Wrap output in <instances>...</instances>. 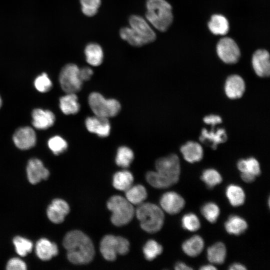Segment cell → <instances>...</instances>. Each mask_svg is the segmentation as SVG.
Returning a JSON list of instances; mask_svg holds the SVG:
<instances>
[{
	"instance_id": "1",
	"label": "cell",
	"mask_w": 270,
	"mask_h": 270,
	"mask_svg": "<svg viewBox=\"0 0 270 270\" xmlns=\"http://www.w3.org/2000/svg\"><path fill=\"white\" fill-rule=\"evenodd\" d=\"M156 171L148 172L146 176L148 182L157 188H164L178 182L180 172V162L176 154L158 158L155 162Z\"/></svg>"
},
{
	"instance_id": "2",
	"label": "cell",
	"mask_w": 270,
	"mask_h": 270,
	"mask_svg": "<svg viewBox=\"0 0 270 270\" xmlns=\"http://www.w3.org/2000/svg\"><path fill=\"white\" fill-rule=\"evenodd\" d=\"M62 244L67 250L68 260L75 264L90 263L94 256V248L90 238L83 232L74 230L64 236Z\"/></svg>"
},
{
	"instance_id": "3",
	"label": "cell",
	"mask_w": 270,
	"mask_h": 270,
	"mask_svg": "<svg viewBox=\"0 0 270 270\" xmlns=\"http://www.w3.org/2000/svg\"><path fill=\"white\" fill-rule=\"evenodd\" d=\"M146 20L160 32H166L173 21L171 5L166 0H146Z\"/></svg>"
},
{
	"instance_id": "4",
	"label": "cell",
	"mask_w": 270,
	"mask_h": 270,
	"mask_svg": "<svg viewBox=\"0 0 270 270\" xmlns=\"http://www.w3.org/2000/svg\"><path fill=\"white\" fill-rule=\"evenodd\" d=\"M135 214L140 222V226L148 233H155L162 227L164 216L162 210L157 205L142 202L138 205Z\"/></svg>"
},
{
	"instance_id": "5",
	"label": "cell",
	"mask_w": 270,
	"mask_h": 270,
	"mask_svg": "<svg viewBox=\"0 0 270 270\" xmlns=\"http://www.w3.org/2000/svg\"><path fill=\"white\" fill-rule=\"evenodd\" d=\"M112 212L110 220L116 226H120L129 223L135 214L132 204L126 198L115 195L110 197L106 203Z\"/></svg>"
},
{
	"instance_id": "6",
	"label": "cell",
	"mask_w": 270,
	"mask_h": 270,
	"mask_svg": "<svg viewBox=\"0 0 270 270\" xmlns=\"http://www.w3.org/2000/svg\"><path fill=\"white\" fill-rule=\"evenodd\" d=\"M88 102L94 115L108 118L116 116L121 109L118 100L114 98H106L98 92L90 94Z\"/></svg>"
},
{
	"instance_id": "7",
	"label": "cell",
	"mask_w": 270,
	"mask_h": 270,
	"mask_svg": "<svg viewBox=\"0 0 270 270\" xmlns=\"http://www.w3.org/2000/svg\"><path fill=\"white\" fill-rule=\"evenodd\" d=\"M130 250L128 240L120 236H105L100 242V252L108 261L114 260L118 254H126Z\"/></svg>"
},
{
	"instance_id": "8",
	"label": "cell",
	"mask_w": 270,
	"mask_h": 270,
	"mask_svg": "<svg viewBox=\"0 0 270 270\" xmlns=\"http://www.w3.org/2000/svg\"><path fill=\"white\" fill-rule=\"evenodd\" d=\"M80 68L76 64L70 63L62 68L59 75V82L66 93H76L80 90L83 82L80 76Z\"/></svg>"
},
{
	"instance_id": "9",
	"label": "cell",
	"mask_w": 270,
	"mask_h": 270,
	"mask_svg": "<svg viewBox=\"0 0 270 270\" xmlns=\"http://www.w3.org/2000/svg\"><path fill=\"white\" fill-rule=\"evenodd\" d=\"M216 52L220 60L228 64L238 62L240 56L238 46L234 40L228 37L223 38L218 41Z\"/></svg>"
},
{
	"instance_id": "10",
	"label": "cell",
	"mask_w": 270,
	"mask_h": 270,
	"mask_svg": "<svg viewBox=\"0 0 270 270\" xmlns=\"http://www.w3.org/2000/svg\"><path fill=\"white\" fill-rule=\"evenodd\" d=\"M128 22L130 26L138 33L147 44L154 41L156 33L146 20L140 16L134 14L129 18Z\"/></svg>"
},
{
	"instance_id": "11",
	"label": "cell",
	"mask_w": 270,
	"mask_h": 270,
	"mask_svg": "<svg viewBox=\"0 0 270 270\" xmlns=\"http://www.w3.org/2000/svg\"><path fill=\"white\" fill-rule=\"evenodd\" d=\"M160 203L162 209L170 214L178 213L185 205L184 198L174 192H168L163 194Z\"/></svg>"
},
{
	"instance_id": "12",
	"label": "cell",
	"mask_w": 270,
	"mask_h": 270,
	"mask_svg": "<svg viewBox=\"0 0 270 270\" xmlns=\"http://www.w3.org/2000/svg\"><path fill=\"white\" fill-rule=\"evenodd\" d=\"M12 138L16 146L22 150H28L34 147L36 140L34 130L28 126L16 130Z\"/></svg>"
},
{
	"instance_id": "13",
	"label": "cell",
	"mask_w": 270,
	"mask_h": 270,
	"mask_svg": "<svg viewBox=\"0 0 270 270\" xmlns=\"http://www.w3.org/2000/svg\"><path fill=\"white\" fill-rule=\"evenodd\" d=\"M27 176L29 182L35 184L42 180H46L49 175L50 172L46 168L42 162L38 158L30 159L26 166Z\"/></svg>"
},
{
	"instance_id": "14",
	"label": "cell",
	"mask_w": 270,
	"mask_h": 270,
	"mask_svg": "<svg viewBox=\"0 0 270 270\" xmlns=\"http://www.w3.org/2000/svg\"><path fill=\"white\" fill-rule=\"evenodd\" d=\"M86 129L100 137L108 136L110 132V124L108 118L94 115L87 118L85 121Z\"/></svg>"
},
{
	"instance_id": "15",
	"label": "cell",
	"mask_w": 270,
	"mask_h": 270,
	"mask_svg": "<svg viewBox=\"0 0 270 270\" xmlns=\"http://www.w3.org/2000/svg\"><path fill=\"white\" fill-rule=\"evenodd\" d=\"M70 210L68 204L60 198L54 199L48 206L46 214L48 219L54 224H60L64 222L65 216Z\"/></svg>"
},
{
	"instance_id": "16",
	"label": "cell",
	"mask_w": 270,
	"mask_h": 270,
	"mask_svg": "<svg viewBox=\"0 0 270 270\" xmlns=\"http://www.w3.org/2000/svg\"><path fill=\"white\" fill-rule=\"evenodd\" d=\"M252 66L256 74L264 78L270 74V61L268 52L265 50H258L253 54Z\"/></svg>"
},
{
	"instance_id": "17",
	"label": "cell",
	"mask_w": 270,
	"mask_h": 270,
	"mask_svg": "<svg viewBox=\"0 0 270 270\" xmlns=\"http://www.w3.org/2000/svg\"><path fill=\"white\" fill-rule=\"evenodd\" d=\"M245 88L246 85L243 78L238 74L230 75L226 80L224 92L226 96L230 99L241 98Z\"/></svg>"
},
{
	"instance_id": "18",
	"label": "cell",
	"mask_w": 270,
	"mask_h": 270,
	"mask_svg": "<svg viewBox=\"0 0 270 270\" xmlns=\"http://www.w3.org/2000/svg\"><path fill=\"white\" fill-rule=\"evenodd\" d=\"M32 116V124L37 129L46 130L54 123V114L49 110L36 108L33 110Z\"/></svg>"
},
{
	"instance_id": "19",
	"label": "cell",
	"mask_w": 270,
	"mask_h": 270,
	"mask_svg": "<svg viewBox=\"0 0 270 270\" xmlns=\"http://www.w3.org/2000/svg\"><path fill=\"white\" fill-rule=\"evenodd\" d=\"M226 130L223 128L212 130L208 132L203 128L201 132L200 140L202 142L210 146L214 150L217 148L218 144L226 142L227 140Z\"/></svg>"
},
{
	"instance_id": "20",
	"label": "cell",
	"mask_w": 270,
	"mask_h": 270,
	"mask_svg": "<svg viewBox=\"0 0 270 270\" xmlns=\"http://www.w3.org/2000/svg\"><path fill=\"white\" fill-rule=\"evenodd\" d=\"M184 159L188 162L194 163L200 161L203 156V149L197 142L188 141L180 148Z\"/></svg>"
},
{
	"instance_id": "21",
	"label": "cell",
	"mask_w": 270,
	"mask_h": 270,
	"mask_svg": "<svg viewBox=\"0 0 270 270\" xmlns=\"http://www.w3.org/2000/svg\"><path fill=\"white\" fill-rule=\"evenodd\" d=\"M36 252L40 260H48L58 254V248L55 243L42 238L36 242Z\"/></svg>"
},
{
	"instance_id": "22",
	"label": "cell",
	"mask_w": 270,
	"mask_h": 270,
	"mask_svg": "<svg viewBox=\"0 0 270 270\" xmlns=\"http://www.w3.org/2000/svg\"><path fill=\"white\" fill-rule=\"evenodd\" d=\"M87 62L90 66H97L102 64L104 58L102 48L97 43L88 44L84 50Z\"/></svg>"
},
{
	"instance_id": "23",
	"label": "cell",
	"mask_w": 270,
	"mask_h": 270,
	"mask_svg": "<svg viewBox=\"0 0 270 270\" xmlns=\"http://www.w3.org/2000/svg\"><path fill=\"white\" fill-rule=\"evenodd\" d=\"M60 108L65 114H74L80 109L78 98L75 93H66L60 98Z\"/></svg>"
},
{
	"instance_id": "24",
	"label": "cell",
	"mask_w": 270,
	"mask_h": 270,
	"mask_svg": "<svg viewBox=\"0 0 270 270\" xmlns=\"http://www.w3.org/2000/svg\"><path fill=\"white\" fill-rule=\"evenodd\" d=\"M182 247L186 254L194 257L198 256L202 251L204 242L201 236L196 235L184 242Z\"/></svg>"
},
{
	"instance_id": "25",
	"label": "cell",
	"mask_w": 270,
	"mask_h": 270,
	"mask_svg": "<svg viewBox=\"0 0 270 270\" xmlns=\"http://www.w3.org/2000/svg\"><path fill=\"white\" fill-rule=\"evenodd\" d=\"M246 222L242 218L230 216L224 224L226 231L230 234L240 235L244 233L248 228Z\"/></svg>"
},
{
	"instance_id": "26",
	"label": "cell",
	"mask_w": 270,
	"mask_h": 270,
	"mask_svg": "<svg viewBox=\"0 0 270 270\" xmlns=\"http://www.w3.org/2000/svg\"><path fill=\"white\" fill-rule=\"evenodd\" d=\"M134 182L132 174L126 170L119 171L115 173L112 178V185L118 190L126 191L130 188Z\"/></svg>"
},
{
	"instance_id": "27",
	"label": "cell",
	"mask_w": 270,
	"mask_h": 270,
	"mask_svg": "<svg viewBox=\"0 0 270 270\" xmlns=\"http://www.w3.org/2000/svg\"><path fill=\"white\" fill-rule=\"evenodd\" d=\"M210 31L216 35H225L229 30V24L222 15L214 14L208 23Z\"/></svg>"
},
{
	"instance_id": "28",
	"label": "cell",
	"mask_w": 270,
	"mask_h": 270,
	"mask_svg": "<svg viewBox=\"0 0 270 270\" xmlns=\"http://www.w3.org/2000/svg\"><path fill=\"white\" fill-rule=\"evenodd\" d=\"M226 255L225 245L222 242H218L210 246L207 250L208 260L212 264H222Z\"/></svg>"
},
{
	"instance_id": "29",
	"label": "cell",
	"mask_w": 270,
	"mask_h": 270,
	"mask_svg": "<svg viewBox=\"0 0 270 270\" xmlns=\"http://www.w3.org/2000/svg\"><path fill=\"white\" fill-rule=\"evenodd\" d=\"M126 198L132 204L139 205L147 197V192L144 186L141 184L132 186L126 191Z\"/></svg>"
},
{
	"instance_id": "30",
	"label": "cell",
	"mask_w": 270,
	"mask_h": 270,
	"mask_svg": "<svg viewBox=\"0 0 270 270\" xmlns=\"http://www.w3.org/2000/svg\"><path fill=\"white\" fill-rule=\"evenodd\" d=\"M120 36L122 39L133 46L140 47L147 44L145 40L130 26L120 28Z\"/></svg>"
},
{
	"instance_id": "31",
	"label": "cell",
	"mask_w": 270,
	"mask_h": 270,
	"mask_svg": "<svg viewBox=\"0 0 270 270\" xmlns=\"http://www.w3.org/2000/svg\"><path fill=\"white\" fill-rule=\"evenodd\" d=\"M226 194L230 204L233 206L242 205L245 201V194L242 188L236 184L228 186Z\"/></svg>"
},
{
	"instance_id": "32",
	"label": "cell",
	"mask_w": 270,
	"mask_h": 270,
	"mask_svg": "<svg viewBox=\"0 0 270 270\" xmlns=\"http://www.w3.org/2000/svg\"><path fill=\"white\" fill-rule=\"evenodd\" d=\"M237 167L241 172H249L256 176L261 173L259 162L254 158L240 160L238 162Z\"/></svg>"
},
{
	"instance_id": "33",
	"label": "cell",
	"mask_w": 270,
	"mask_h": 270,
	"mask_svg": "<svg viewBox=\"0 0 270 270\" xmlns=\"http://www.w3.org/2000/svg\"><path fill=\"white\" fill-rule=\"evenodd\" d=\"M134 158L132 150L128 146H120L117 150L116 163L122 168H126L130 166Z\"/></svg>"
},
{
	"instance_id": "34",
	"label": "cell",
	"mask_w": 270,
	"mask_h": 270,
	"mask_svg": "<svg viewBox=\"0 0 270 270\" xmlns=\"http://www.w3.org/2000/svg\"><path fill=\"white\" fill-rule=\"evenodd\" d=\"M162 252V247L157 242L150 240L143 247L144 256L148 260H152Z\"/></svg>"
},
{
	"instance_id": "35",
	"label": "cell",
	"mask_w": 270,
	"mask_h": 270,
	"mask_svg": "<svg viewBox=\"0 0 270 270\" xmlns=\"http://www.w3.org/2000/svg\"><path fill=\"white\" fill-rule=\"evenodd\" d=\"M201 179L209 188H212L218 184L222 180L220 174L213 168H208L204 170Z\"/></svg>"
},
{
	"instance_id": "36",
	"label": "cell",
	"mask_w": 270,
	"mask_h": 270,
	"mask_svg": "<svg viewBox=\"0 0 270 270\" xmlns=\"http://www.w3.org/2000/svg\"><path fill=\"white\" fill-rule=\"evenodd\" d=\"M13 243L16 252L21 256H26L33 248L32 242L30 240L20 236L14 238Z\"/></svg>"
},
{
	"instance_id": "37",
	"label": "cell",
	"mask_w": 270,
	"mask_h": 270,
	"mask_svg": "<svg viewBox=\"0 0 270 270\" xmlns=\"http://www.w3.org/2000/svg\"><path fill=\"white\" fill-rule=\"evenodd\" d=\"M220 212L218 206L212 202L206 203L201 208V212L203 216L211 223L216 222Z\"/></svg>"
},
{
	"instance_id": "38",
	"label": "cell",
	"mask_w": 270,
	"mask_h": 270,
	"mask_svg": "<svg viewBox=\"0 0 270 270\" xmlns=\"http://www.w3.org/2000/svg\"><path fill=\"white\" fill-rule=\"evenodd\" d=\"M48 144L50 149L56 155L63 153L68 148L66 141L59 136L50 138L48 140Z\"/></svg>"
},
{
	"instance_id": "39",
	"label": "cell",
	"mask_w": 270,
	"mask_h": 270,
	"mask_svg": "<svg viewBox=\"0 0 270 270\" xmlns=\"http://www.w3.org/2000/svg\"><path fill=\"white\" fill-rule=\"evenodd\" d=\"M182 226L186 230L195 232L200 228V224L198 218L194 214L188 213L182 216Z\"/></svg>"
},
{
	"instance_id": "40",
	"label": "cell",
	"mask_w": 270,
	"mask_h": 270,
	"mask_svg": "<svg viewBox=\"0 0 270 270\" xmlns=\"http://www.w3.org/2000/svg\"><path fill=\"white\" fill-rule=\"evenodd\" d=\"M82 11L86 16L92 17L96 15L101 4V0H80Z\"/></svg>"
},
{
	"instance_id": "41",
	"label": "cell",
	"mask_w": 270,
	"mask_h": 270,
	"mask_svg": "<svg viewBox=\"0 0 270 270\" xmlns=\"http://www.w3.org/2000/svg\"><path fill=\"white\" fill-rule=\"evenodd\" d=\"M34 84L36 88L41 92L49 91L52 86V82L46 73H42L36 77Z\"/></svg>"
},
{
	"instance_id": "42",
	"label": "cell",
	"mask_w": 270,
	"mask_h": 270,
	"mask_svg": "<svg viewBox=\"0 0 270 270\" xmlns=\"http://www.w3.org/2000/svg\"><path fill=\"white\" fill-rule=\"evenodd\" d=\"M6 269L8 270H25L26 269V265L21 259L14 258L10 259L8 262Z\"/></svg>"
},
{
	"instance_id": "43",
	"label": "cell",
	"mask_w": 270,
	"mask_h": 270,
	"mask_svg": "<svg viewBox=\"0 0 270 270\" xmlns=\"http://www.w3.org/2000/svg\"><path fill=\"white\" fill-rule=\"evenodd\" d=\"M203 120L208 124L215 126L216 124H220L222 120L220 116L216 114H210L204 117Z\"/></svg>"
},
{
	"instance_id": "44",
	"label": "cell",
	"mask_w": 270,
	"mask_h": 270,
	"mask_svg": "<svg viewBox=\"0 0 270 270\" xmlns=\"http://www.w3.org/2000/svg\"><path fill=\"white\" fill-rule=\"evenodd\" d=\"M79 72L80 78L83 82L90 80L93 74L92 70L88 66L80 68Z\"/></svg>"
},
{
	"instance_id": "45",
	"label": "cell",
	"mask_w": 270,
	"mask_h": 270,
	"mask_svg": "<svg viewBox=\"0 0 270 270\" xmlns=\"http://www.w3.org/2000/svg\"><path fill=\"white\" fill-rule=\"evenodd\" d=\"M256 176L249 172H242L241 178L246 182H252L256 179Z\"/></svg>"
},
{
	"instance_id": "46",
	"label": "cell",
	"mask_w": 270,
	"mask_h": 270,
	"mask_svg": "<svg viewBox=\"0 0 270 270\" xmlns=\"http://www.w3.org/2000/svg\"><path fill=\"white\" fill-rule=\"evenodd\" d=\"M174 268L176 270H192V268L187 266L186 264L178 262L175 264Z\"/></svg>"
},
{
	"instance_id": "47",
	"label": "cell",
	"mask_w": 270,
	"mask_h": 270,
	"mask_svg": "<svg viewBox=\"0 0 270 270\" xmlns=\"http://www.w3.org/2000/svg\"><path fill=\"white\" fill-rule=\"evenodd\" d=\"M228 269L230 270H245L246 268L240 264L234 263L230 266Z\"/></svg>"
},
{
	"instance_id": "48",
	"label": "cell",
	"mask_w": 270,
	"mask_h": 270,
	"mask_svg": "<svg viewBox=\"0 0 270 270\" xmlns=\"http://www.w3.org/2000/svg\"><path fill=\"white\" fill-rule=\"evenodd\" d=\"M217 268L212 265L211 264H206L200 267V270H215Z\"/></svg>"
},
{
	"instance_id": "49",
	"label": "cell",
	"mask_w": 270,
	"mask_h": 270,
	"mask_svg": "<svg viewBox=\"0 0 270 270\" xmlns=\"http://www.w3.org/2000/svg\"><path fill=\"white\" fill-rule=\"evenodd\" d=\"M2 98H0V108L2 106Z\"/></svg>"
}]
</instances>
